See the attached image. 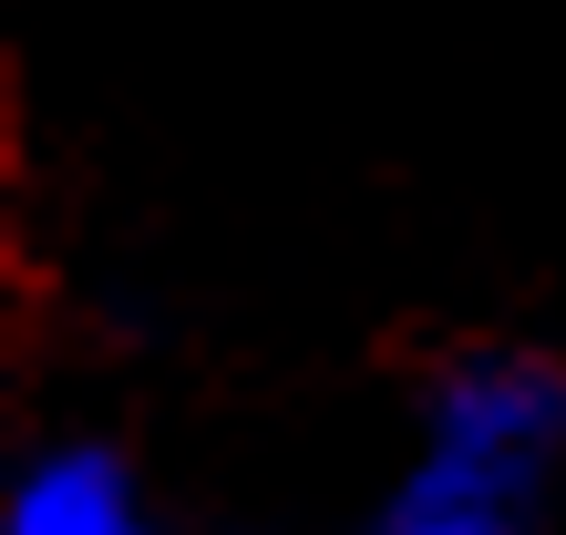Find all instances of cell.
Masks as SVG:
<instances>
[{"label": "cell", "mask_w": 566, "mask_h": 535, "mask_svg": "<svg viewBox=\"0 0 566 535\" xmlns=\"http://www.w3.org/2000/svg\"><path fill=\"white\" fill-rule=\"evenodd\" d=\"M566 453V360L525 340H474L432 360L412 463L391 474L360 535H525Z\"/></svg>", "instance_id": "6da1fadb"}, {"label": "cell", "mask_w": 566, "mask_h": 535, "mask_svg": "<svg viewBox=\"0 0 566 535\" xmlns=\"http://www.w3.org/2000/svg\"><path fill=\"white\" fill-rule=\"evenodd\" d=\"M0 535H165V525H155L135 463H124L114 443H42L11 474Z\"/></svg>", "instance_id": "7a4b0ae2"}]
</instances>
